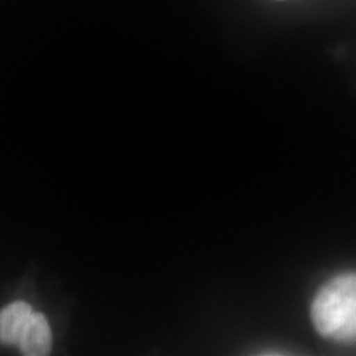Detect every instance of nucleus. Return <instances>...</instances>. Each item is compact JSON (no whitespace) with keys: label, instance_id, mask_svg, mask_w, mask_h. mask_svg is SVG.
<instances>
[{"label":"nucleus","instance_id":"nucleus-3","mask_svg":"<svg viewBox=\"0 0 356 356\" xmlns=\"http://www.w3.org/2000/svg\"><path fill=\"white\" fill-rule=\"evenodd\" d=\"M32 306L15 301L0 312V343L17 344L26 322L32 314Z\"/></svg>","mask_w":356,"mask_h":356},{"label":"nucleus","instance_id":"nucleus-2","mask_svg":"<svg viewBox=\"0 0 356 356\" xmlns=\"http://www.w3.org/2000/svg\"><path fill=\"white\" fill-rule=\"evenodd\" d=\"M19 347L26 356H45L51 354V330L41 313H32L22 332Z\"/></svg>","mask_w":356,"mask_h":356},{"label":"nucleus","instance_id":"nucleus-4","mask_svg":"<svg viewBox=\"0 0 356 356\" xmlns=\"http://www.w3.org/2000/svg\"><path fill=\"white\" fill-rule=\"evenodd\" d=\"M279 1H282V0H279Z\"/></svg>","mask_w":356,"mask_h":356},{"label":"nucleus","instance_id":"nucleus-1","mask_svg":"<svg viewBox=\"0 0 356 356\" xmlns=\"http://www.w3.org/2000/svg\"><path fill=\"white\" fill-rule=\"evenodd\" d=\"M310 316L321 337L356 344V272L341 273L327 281L316 294Z\"/></svg>","mask_w":356,"mask_h":356}]
</instances>
